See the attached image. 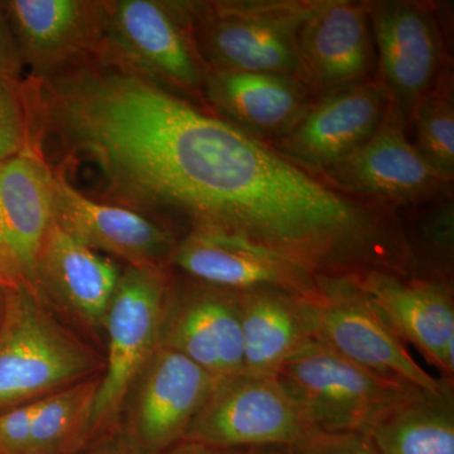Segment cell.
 Returning <instances> with one entry per match:
<instances>
[{"label": "cell", "instance_id": "cell-20", "mask_svg": "<svg viewBox=\"0 0 454 454\" xmlns=\"http://www.w3.org/2000/svg\"><path fill=\"white\" fill-rule=\"evenodd\" d=\"M236 295L245 373L277 378L284 364L315 340L303 298L269 288Z\"/></svg>", "mask_w": 454, "mask_h": 454}, {"label": "cell", "instance_id": "cell-31", "mask_svg": "<svg viewBox=\"0 0 454 454\" xmlns=\"http://www.w3.org/2000/svg\"><path fill=\"white\" fill-rule=\"evenodd\" d=\"M12 286L7 284L0 283V327H2L3 321H4L5 312H7L9 294L12 292Z\"/></svg>", "mask_w": 454, "mask_h": 454}, {"label": "cell", "instance_id": "cell-29", "mask_svg": "<svg viewBox=\"0 0 454 454\" xmlns=\"http://www.w3.org/2000/svg\"><path fill=\"white\" fill-rule=\"evenodd\" d=\"M162 454H247V450L208 446V444L200 443V442L184 439Z\"/></svg>", "mask_w": 454, "mask_h": 454}, {"label": "cell", "instance_id": "cell-6", "mask_svg": "<svg viewBox=\"0 0 454 454\" xmlns=\"http://www.w3.org/2000/svg\"><path fill=\"white\" fill-rule=\"evenodd\" d=\"M168 304L160 268L125 269L104 322L106 366L95 396L92 430L103 428L119 414L134 382L160 348Z\"/></svg>", "mask_w": 454, "mask_h": 454}, {"label": "cell", "instance_id": "cell-22", "mask_svg": "<svg viewBox=\"0 0 454 454\" xmlns=\"http://www.w3.org/2000/svg\"><path fill=\"white\" fill-rule=\"evenodd\" d=\"M369 437L380 454H454L453 382L396 406Z\"/></svg>", "mask_w": 454, "mask_h": 454}, {"label": "cell", "instance_id": "cell-32", "mask_svg": "<svg viewBox=\"0 0 454 454\" xmlns=\"http://www.w3.org/2000/svg\"><path fill=\"white\" fill-rule=\"evenodd\" d=\"M94 454H122L121 452H119L118 450H115V448H106V450H98V452Z\"/></svg>", "mask_w": 454, "mask_h": 454}, {"label": "cell", "instance_id": "cell-24", "mask_svg": "<svg viewBox=\"0 0 454 454\" xmlns=\"http://www.w3.org/2000/svg\"><path fill=\"white\" fill-rule=\"evenodd\" d=\"M414 125L420 154L447 177L454 176L453 77L448 67L428 94L418 101L408 122Z\"/></svg>", "mask_w": 454, "mask_h": 454}, {"label": "cell", "instance_id": "cell-9", "mask_svg": "<svg viewBox=\"0 0 454 454\" xmlns=\"http://www.w3.org/2000/svg\"><path fill=\"white\" fill-rule=\"evenodd\" d=\"M378 79L409 119L450 67L434 13L417 2H370Z\"/></svg>", "mask_w": 454, "mask_h": 454}, {"label": "cell", "instance_id": "cell-18", "mask_svg": "<svg viewBox=\"0 0 454 454\" xmlns=\"http://www.w3.org/2000/svg\"><path fill=\"white\" fill-rule=\"evenodd\" d=\"M201 92L216 116L267 143L288 133L317 97L294 77L210 68Z\"/></svg>", "mask_w": 454, "mask_h": 454}, {"label": "cell", "instance_id": "cell-21", "mask_svg": "<svg viewBox=\"0 0 454 454\" xmlns=\"http://www.w3.org/2000/svg\"><path fill=\"white\" fill-rule=\"evenodd\" d=\"M121 270L53 223L37 269L38 289L55 294L83 321L91 325L106 322Z\"/></svg>", "mask_w": 454, "mask_h": 454}, {"label": "cell", "instance_id": "cell-13", "mask_svg": "<svg viewBox=\"0 0 454 454\" xmlns=\"http://www.w3.org/2000/svg\"><path fill=\"white\" fill-rule=\"evenodd\" d=\"M53 175L31 148L0 163V269L38 295L37 269L52 227Z\"/></svg>", "mask_w": 454, "mask_h": 454}, {"label": "cell", "instance_id": "cell-26", "mask_svg": "<svg viewBox=\"0 0 454 454\" xmlns=\"http://www.w3.org/2000/svg\"><path fill=\"white\" fill-rule=\"evenodd\" d=\"M28 148V124L20 85L0 82V163Z\"/></svg>", "mask_w": 454, "mask_h": 454}, {"label": "cell", "instance_id": "cell-27", "mask_svg": "<svg viewBox=\"0 0 454 454\" xmlns=\"http://www.w3.org/2000/svg\"><path fill=\"white\" fill-rule=\"evenodd\" d=\"M297 454H380L369 435L313 428L294 446Z\"/></svg>", "mask_w": 454, "mask_h": 454}, {"label": "cell", "instance_id": "cell-3", "mask_svg": "<svg viewBox=\"0 0 454 454\" xmlns=\"http://www.w3.org/2000/svg\"><path fill=\"white\" fill-rule=\"evenodd\" d=\"M277 378L315 428L367 435L385 415L424 391L379 375L316 340L289 358Z\"/></svg>", "mask_w": 454, "mask_h": 454}, {"label": "cell", "instance_id": "cell-19", "mask_svg": "<svg viewBox=\"0 0 454 454\" xmlns=\"http://www.w3.org/2000/svg\"><path fill=\"white\" fill-rule=\"evenodd\" d=\"M23 65L35 80L73 65L74 59L103 41V3L77 0L3 2Z\"/></svg>", "mask_w": 454, "mask_h": 454}, {"label": "cell", "instance_id": "cell-5", "mask_svg": "<svg viewBox=\"0 0 454 454\" xmlns=\"http://www.w3.org/2000/svg\"><path fill=\"white\" fill-rule=\"evenodd\" d=\"M408 119L395 103L375 133L321 176L340 192L393 210L452 197L453 179L432 166L406 136Z\"/></svg>", "mask_w": 454, "mask_h": 454}, {"label": "cell", "instance_id": "cell-25", "mask_svg": "<svg viewBox=\"0 0 454 454\" xmlns=\"http://www.w3.org/2000/svg\"><path fill=\"white\" fill-rule=\"evenodd\" d=\"M417 215L413 227L405 229L406 238L417 260L422 278L450 282L454 253L452 197L428 203Z\"/></svg>", "mask_w": 454, "mask_h": 454}, {"label": "cell", "instance_id": "cell-30", "mask_svg": "<svg viewBox=\"0 0 454 454\" xmlns=\"http://www.w3.org/2000/svg\"><path fill=\"white\" fill-rule=\"evenodd\" d=\"M247 454H297L292 446H264L249 448Z\"/></svg>", "mask_w": 454, "mask_h": 454}, {"label": "cell", "instance_id": "cell-12", "mask_svg": "<svg viewBox=\"0 0 454 454\" xmlns=\"http://www.w3.org/2000/svg\"><path fill=\"white\" fill-rule=\"evenodd\" d=\"M137 381L128 432L143 454H162L184 441L216 384L190 358L162 346Z\"/></svg>", "mask_w": 454, "mask_h": 454}, {"label": "cell", "instance_id": "cell-10", "mask_svg": "<svg viewBox=\"0 0 454 454\" xmlns=\"http://www.w3.org/2000/svg\"><path fill=\"white\" fill-rule=\"evenodd\" d=\"M390 101L378 77L322 92L288 133L269 145L321 177L369 140Z\"/></svg>", "mask_w": 454, "mask_h": 454}, {"label": "cell", "instance_id": "cell-2", "mask_svg": "<svg viewBox=\"0 0 454 454\" xmlns=\"http://www.w3.org/2000/svg\"><path fill=\"white\" fill-rule=\"evenodd\" d=\"M91 349L74 339L26 286L9 294L0 327V413L94 376Z\"/></svg>", "mask_w": 454, "mask_h": 454}, {"label": "cell", "instance_id": "cell-16", "mask_svg": "<svg viewBox=\"0 0 454 454\" xmlns=\"http://www.w3.org/2000/svg\"><path fill=\"white\" fill-rule=\"evenodd\" d=\"M53 219L79 243L125 260L129 267L160 268L177 245L168 230L153 220L90 199L64 176H53Z\"/></svg>", "mask_w": 454, "mask_h": 454}, {"label": "cell", "instance_id": "cell-1", "mask_svg": "<svg viewBox=\"0 0 454 454\" xmlns=\"http://www.w3.org/2000/svg\"><path fill=\"white\" fill-rule=\"evenodd\" d=\"M313 4L310 0H235L182 3L181 7L205 68L284 74L309 85L300 35Z\"/></svg>", "mask_w": 454, "mask_h": 454}, {"label": "cell", "instance_id": "cell-7", "mask_svg": "<svg viewBox=\"0 0 454 454\" xmlns=\"http://www.w3.org/2000/svg\"><path fill=\"white\" fill-rule=\"evenodd\" d=\"M315 427L278 378L216 381L184 439L229 450L294 447Z\"/></svg>", "mask_w": 454, "mask_h": 454}, {"label": "cell", "instance_id": "cell-33", "mask_svg": "<svg viewBox=\"0 0 454 454\" xmlns=\"http://www.w3.org/2000/svg\"><path fill=\"white\" fill-rule=\"evenodd\" d=\"M0 283L7 284V286H12V288H17V286H14L13 284L9 282L8 278L4 276V273H3L2 269H0Z\"/></svg>", "mask_w": 454, "mask_h": 454}, {"label": "cell", "instance_id": "cell-4", "mask_svg": "<svg viewBox=\"0 0 454 454\" xmlns=\"http://www.w3.org/2000/svg\"><path fill=\"white\" fill-rule=\"evenodd\" d=\"M313 339L379 375L439 393L450 379L427 372L372 301L351 277H318V291L303 300Z\"/></svg>", "mask_w": 454, "mask_h": 454}, {"label": "cell", "instance_id": "cell-28", "mask_svg": "<svg viewBox=\"0 0 454 454\" xmlns=\"http://www.w3.org/2000/svg\"><path fill=\"white\" fill-rule=\"evenodd\" d=\"M23 62L3 2H0V82L18 85Z\"/></svg>", "mask_w": 454, "mask_h": 454}, {"label": "cell", "instance_id": "cell-8", "mask_svg": "<svg viewBox=\"0 0 454 454\" xmlns=\"http://www.w3.org/2000/svg\"><path fill=\"white\" fill-rule=\"evenodd\" d=\"M103 9V42L114 61L166 88L202 91L206 68L179 3L121 0Z\"/></svg>", "mask_w": 454, "mask_h": 454}, {"label": "cell", "instance_id": "cell-14", "mask_svg": "<svg viewBox=\"0 0 454 454\" xmlns=\"http://www.w3.org/2000/svg\"><path fill=\"white\" fill-rule=\"evenodd\" d=\"M378 307L403 342L411 343L437 366L444 378L454 373L452 283L429 278H403L385 271L351 276Z\"/></svg>", "mask_w": 454, "mask_h": 454}, {"label": "cell", "instance_id": "cell-17", "mask_svg": "<svg viewBox=\"0 0 454 454\" xmlns=\"http://www.w3.org/2000/svg\"><path fill=\"white\" fill-rule=\"evenodd\" d=\"M300 51L316 95L372 79L378 59L366 3L315 0Z\"/></svg>", "mask_w": 454, "mask_h": 454}, {"label": "cell", "instance_id": "cell-23", "mask_svg": "<svg viewBox=\"0 0 454 454\" xmlns=\"http://www.w3.org/2000/svg\"><path fill=\"white\" fill-rule=\"evenodd\" d=\"M100 385L97 375L38 402L26 454H71L92 430V409Z\"/></svg>", "mask_w": 454, "mask_h": 454}, {"label": "cell", "instance_id": "cell-15", "mask_svg": "<svg viewBox=\"0 0 454 454\" xmlns=\"http://www.w3.org/2000/svg\"><path fill=\"white\" fill-rule=\"evenodd\" d=\"M160 346L184 355L216 381L245 373L236 292L195 282L169 301Z\"/></svg>", "mask_w": 454, "mask_h": 454}, {"label": "cell", "instance_id": "cell-11", "mask_svg": "<svg viewBox=\"0 0 454 454\" xmlns=\"http://www.w3.org/2000/svg\"><path fill=\"white\" fill-rule=\"evenodd\" d=\"M196 282L231 292L278 289L309 300L318 277L280 254L215 227H193L170 256Z\"/></svg>", "mask_w": 454, "mask_h": 454}]
</instances>
